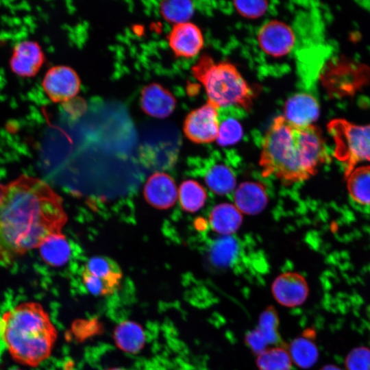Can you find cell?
Instances as JSON below:
<instances>
[{"label":"cell","instance_id":"7","mask_svg":"<svg viewBox=\"0 0 370 370\" xmlns=\"http://www.w3.org/2000/svg\"><path fill=\"white\" fill-rule=\"evenodd\" d=\"M218 110L207 101L190 111L184 122L186 136L196 143H209L216 140L220 125Z\"/></svg>","mask_w":370,"mask_h":370},{"label":"cell","instance_id":"18","mask_svg":"<svg viewBox=\"0 0 370 370\" xmlns=\"http://www.w3.org/2000/svg\"><path fill=\"white\" fill-rule=\"evenodd\" d=\"M40 255L47 264L60 267L70 258L71 247L65 236L61 232L48 236L39 246Z\"/></svg>","mask_w":370,"mask_h":370},{"label":"cell","instance_id":"14","mask_svg":"<svg viewBox=\"0 0 370 370\" xmlns=\"http://www.w3.org/2000/svg\"><path fill=\"white\" fill-rule=\"evenodd\" d=\"M146 201L158 209L173 206L177 198V190L173 179L165 173H155L147 180L143 191Z\"/></svg>","mask_w":370,"mask_h":370},{"label":"cell","instance_id":"6","mask_svg":"<svg viewBox=\"0 0 370 370\" xmlns=\"http://www.w3.org/2000/svg\"><path fill=\"white\" fill-rule=\"evenodd\" d=\"M332 66L330 87L338 96H353L370 81L369 68L356 60L344 58Z\"/></svg>","mask_w":370,"mask_h":370},{"label":"cell","instance_id":"20","mask_svg":"<svg viewBox=\"0 0 370 370\" xmlns=\"http://www.w3.org/2000/svg\"><path fill=\"white\" fill-rule=\"evenodd\" d=\"M345 177L352 199L360 205L370 206V165H358Z\"/></svg>","mask_w":370,"mask_h":370},{"label":"cell","instance_id":"25","mask_svg":"<svg viewBox=\"0 0 370 370\" xmlns=\"http://www.w3.org/2000/svg\"><path fill=\"white\" fill-rule=\"evenodd\" d=\"M206 183L215 193L224 195L231 192L236 184V179L230 168L224 164H215L205 176Z\"/></svg>","mask_w":370,"mask_h":370},{"label":"cell","instance_id":"32","mask_svg":"<svg viewBox=\"0 0 370 370\" xmlns=\"http://www.w3.org/2000/svg\"><path fill=\"white\" fill-rule=\"evenodd\" d=\"M245 340L247 345L257 356L267 349L269 345L256 328L248 332Z\"/></svg>","mask_w":370,"mask_h":370},{"label":"cell","instance_id":"11","mask_svg":"<svg viewBox=\"0 0 370 370\" xmlns=\"http://www.w3.org/2000/svg\"><path fill=\"white\" fill-rule=\"evenodd\" d=\"M169 45L177 57L193 58L204 47V36L195 24L186 22L175 25L167 37Z\"/></svg>","mask_w":370,"mask_h":370},{"label":"cell","instance_id":"3","mask_svg":"<svg viewBox=\"0 0 370 370\" xmlns=\"http://www.w3.org/2000/svg\"><path fill=\"white\" fill-rule=\"evenodd\" d=\"M0 335L15 360L36 367L49 356L57 332L42 306L32 301L12 307L0 317Z\"/></svg>","mask_w":370,"mask_h":370},{"label":"cell","instance_id":"30","mask_svg":"<svg viewBox=\"0 0 370 370\" xmlns=\"http://www.w3.org/2000/svg\"><path fill=\"white\" fill-rule=\"evenodd\" d=\"M234 6L237 12L244 17L256 18L264 14L268 7L267 1H236Z\"/></svg>","mask_w":370,"mask_h":370},{"label":"cell","instance_id":"26","mask_svg":"<svg viewBox=\"0 0 370 370\" xmlns=\"http://www.w3.org/2000/svg\"><path fill=\"white\" fill-rule=\"evenodd\" d=\"M164 18L175 25L188 22L194 13L195 7L190 1H164L160 5Z\"/></svg>","mask_w":370,"mask_h":370},{"label":"cell","instance_id":"17","mask_svg":"<svg viewBox=\"0 0 370 370\" xmlns=\"http://www.w3.org/2000/svg\"><path fill=\"white\" fill-rule=\"evenodd\" d=\"M288 351L292 362L301 369L310 368L319 357V350L310 330L293 339Z\"/></svg>","mask_w":370,"mask_h":370},{"label":"cell","instance_id":"27","mask_svg":"<svg viewBox=\"0 0 370 370\" xmlns=\"http://www.w3.org/2000/svg\"><path fill=\"white\" fill-rule=\"evenodd\" d=\"M278 327L279 318L276 310L271 306L267 307L260 315L258 326L256 328L269 345L280 342Z\"/></svg>","mask_w":370,"mask_h":370},{"label":"cell","instance_id":"4","mask_svg":"<svg viewBox=\"0 0 370 370\" xmlns=\"http://www.w3.org/2000/svg\"><path fill=\"white\" fill-rule=\"evenodd\" d=\"M192 73L204 86L208 102L218 109L228 106L251 108L254 92L232 63L215 62L203 55L192 67Z\"/></svg>","mask_w":370,"mask_h":370},{"label":"cell","instance_id":"2","mask_svg":"<svg viewBox=\"0 0 370 370\" xmlns=\"http://www.w3.org/2000/svg\"><path fill=\"white\" fill-rule=\"evenodd\" d=\"M328 159L318 127L297 126L278 116L265 134L259 164L264 177L289 185L309 179Z\"/></svg>","mask_w":370,"mask_h":370},{"label":"cell","instance_id":"8","mask_svg":"<svg viewBox=\"0 0 370 370\" xmlns=\"http://www.w3.org/2000/svg\"><path fill=\"white\" fill-rule=\"evenodd\" d=\"M42 86L50 100L60 103L68 101L78 94L81 81L74 69L68 66L58 65L47 71Z\"/></svg>","mask_w":370,"mask_h":370},{"label":"cell","instance_id":"10","mask_svg":"<svg viewBox=\"0 0 370 370\" xmlns=\"http://www.w3.org/2000/svg\"><path fill=\"white\" fill-rule=\"evenodd\" d=\"M275 300L281 306L294 308L303 304L309 293L306 279L295 272H286L278 275L271 286Z\"/></svg>","mask_w":370,"mask_h":370},{"label":"cell","instance_id":"34","mask_svg":"<svg viewBox=\"0 0 370 370\" xmlns=\"http://www.w3.org/2000/svg\"><path fill=\"white\" fill-rule=\"evenodd\" d=\"M5 345L2 341V338L1 337V335H0V355L2 353V352L5 349Z\"/></svg>","mask_w":370,"mask_h":370},{"label":"cell","instance_id":"9","mask_svg":"<svg viewBox=\"0 0 370 370\" xmlns=\"http://www.w3.org/2000/svg\"><path fill=\"white\" fill-rule=\"evenodd\" d=\"M258 41L263 51L273 57L288 54L295 43V36L287 24L277 20L270 21L259 29Z\"/></svg>","mask_w":370,"mask_h":370},{"label":"cell","instance_id":"31","mask_svg":"<svg viewBox=\"0 0 370 370\" xmlns=\"http://www.w3.org/2000/svg\"><path fill=\"white\" fill-rule=\"evenodd\" d=\"M212 249L211 259L217 265H225L231 260L234 251V242L228 240L221 241Z\"/></svg>","mask_w":370,"mask_h":370},{"label":"cell","instance_id":"23","mask_svg":"<svg viewBox=\"0 0 370 370\" xmlns=\"http://www.w3.org/2000/svg\"><path fill=\"white\" fill-rule=\"evenodd\" d=\"M207 194L197 182L188 180L184 181L179 189V199L182 208L188 212H195L204 205Z\"/></svg>","mask_w":370,"mask_h":370},{"label":"cell","instance_id":"24","mask_svg":"<svg viewBox=\"0 0 370 370\" xmlns=\"http://www.w3.org/2000/svg\"><path fill=\"white\" fill-rule=\"evenodd\" d=\"M257 356L258 370H291L293 362L290 354L283 347H268Z\"/></svg>","mask_w":370,"mask_h":370},{"label":"cell","instance_id":"21","mask_svg":"<svg viewBox=\"0 0 370 370\" xmlns=\"http://www.w3.org/2000/svg\"><path fill=\"white\" fill-rule=\"evenodd\" d=\"M84 271L116 290L122 279V272L119 266L112 259L105 256H96L90 258Z\"/></svg>","mask_w":370,"mask_h":370},{"label":"cell","instance_id":"12","mask_svg":"<svg viewBox=\"0 0 370 370\" xmlns=\"http://www.w3.org/2000/svg\"><path fill=\"white\" fill-rule=\"evenodd\" d=\"M45 62L41 47L35 41L23 40L15 45L10 60L12 71L19 77L36 75Z\"/></svg>","mask_w":370,"mask_h":370},{"label":"cell","instance_id":"5","mask_svg":"<svg viewBox=\"0 0 370 370\" xmlns=\"http://www.w3.org/2000/svg\"><path fill=\"white\" fill-rule=\"evenodd\" d=\"M328 128L334 140V155L343 164L345 176L359 164L370 163V124L338 119L330 121Z\"/></svg>","mask_w":370,"mask_h":370},{"label":"cell","instance_id":"15","mask_svg":"<svg viewBox=\"0 0 370 370\" xmlns=\"http://www.w3.org/2000/svg\"><path fill=\"white\" fill-rule=\"evenodd\" d=\"M284 114L285 119L291 123L297 126H308L317 119L319 106L312 95L300 92L286 101Z\"/></svg>","mask_w":370,"mask_h":370},{"label":"cell","instance_id":"16","mask_svg":"<svg viewBox=\"0 0 370 370\" xmlns=\"http://www.w3.org/2000/svg\"><path fill=\"white\" fill-rule=\"evenodd\" d=\"M236 207L241 212L255 214L266 206L268 199L263 186L255 182L241 184L234 194Z\"/></svg>","mask_w":370,"mask_h":370},{"label":"cell","instance_id":"19","mask_svg":"<svg viewBox=\"0 0 370 370\" xmlns=\"http://www.w3.org/2000/svg\"><path fill=\"white\" fill-rule=\"evenodd\" d=\"M242 219L239 210L227 203L215 206L209 217L212 228L221 234H230L236 231L242 223Z\"/></svg>","mask_w":370,"mask_h":370},{"label":"cell","instance_id":"37","mask_svg":"<svg viewBox=\"0 0 370 370\" xmlns=\"http://www.w3.org/2000/svg\"><path fill=\"white\" fill-rule=\"evenodd\" d=\"M1 191H0V201H1Z\"/></svg>","mask_w":370,"mask_h":370},{"label":"cell","instance_id":"29","mask_svg":"<svg viewBox=\"0 0 370 370\" xmlns=\"http://www.w3.org/2000/svg\"><path fill=\"white\" fill-rule=\"evenodd\" d=\"M346 370H370V349L359 347L351 351L345 360Z\"/></svg>","mask_w":370,"mask_h":370},{"label":"cell","instance_id":"22","mask_svg":"<svg viewBox=\"0 0 370 370\" xmlns=\"http://www.w3.org/2000/svg\"><path fill=\"white\" fill-rule=\"evenodd\" d=\"M114 339L122 350L136 353L143 348L145 336L140 325L131 321H125L116 327Z\"/></svg>","mask_w":370,"mask_h":370},{"label":"cell","instance_id":"1","mask_svg":"<svg viewBox=\"0 0 370 370\" xmlns=\"http://www.w3.org/2000/svg\"><path fill=\"white\" fill-rule=\"evenodd\" d=\"M0 191V263L8 264L61 232L66 216L60 196L40 179L22 175Z\"/></svg>","mask_w":370,"mask_h":370},{"label":"cell","instance_id":"28","mask_svg":"<svg viewBox=\"0 0 370 370\" xmlns=\"http://www.w3.org/2000/svg\"><path fill=\"white\" fill-rule=\"evenodd\" d=\"M243 136L241 124L236 119L229 118L220 123L216 140L223 146L238 143Z\"/></svg>","mask_w":370,"mask_h":370},{"label":"cell","instance_id":"36","mask_svg":"<svg viewBox=\"0 0 370 370\" xmlns=\"http://www.w3.org/2000/svg\"><path fill=\"white\" fill-rule=\"evenodd\" d=\"M11 370H20V369H11Z\"/></svg>","mask_w":370,"mask_h":370},{"label":"cell","instance_id":"35","mask_svg":"<svg viewBox=\"0 0 370 370\" xmlns=\"http://www.w3.org/2000/svg\"><path fill=\"white\" fill-rule=\"evenodd\" d=\"M106 370H125L124 369H122V368H111V369H106Z\"/></svg>","mask_w":370,"mask_h":370},{"label":"cell","instance_id":"33","mask_svg":"<svg viewBox=\"0 0 370 370\" xmlns=\"http://www.w3.org/2000/svg\"><path fill=\"white\" fill-rule=\"evenodd\" d=\"M320 370H341V369H339L338 367L330 365L323 367Z\"/></svg>","mask_w":370,"mask_h":370},{"label":"cell","instance_id":"13","mask_svg":"<svg viewBox=\"0 0 370 370\" xmlns=\"http://www.w3.org/2000/svg\"><path fill=\"white\" fill-rule=\"evenodd\" d=\"M140 102L145 114L158 119L171 115L176 106L174 95L167 88L156 82L150 83L142 89Z\"/></svg>","mask_w":370,"mask_h":370}]
</instances>
